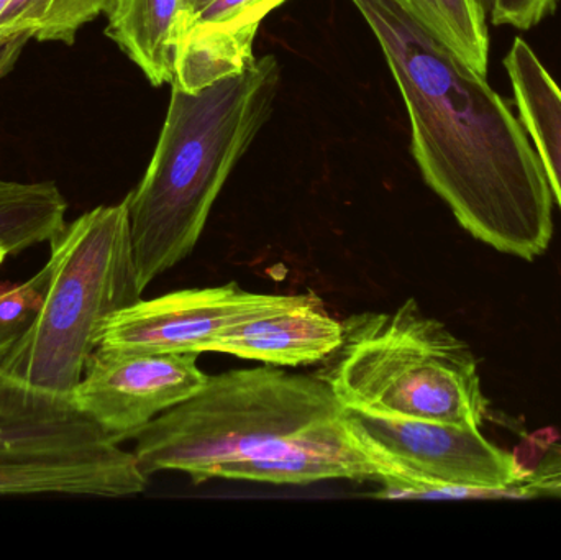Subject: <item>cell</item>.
<instances>
[{
	"label": "cell",
	"mask_w": 561,
	"mask_h": 560,
	"mask_svg": "<svg viewBox=\"0 0 561 560\" xmlns=\"http://www.w3.org/2000/svg\"><path fill=\"white\" fill-rule=\"evenodd\" d=\"M343 322L327 312L322 299L307 301L220 332L206 352L236 355L272 367L322 364L342 344Z\"/></svg>",
	"instance_id": "obj_11"
},
{
	"label": "cell",
	"mask_w": 561,
	"mask_h": 560,
	"mask_svg": "<svg viewBox=\"0 0 561 560\" xmlns=\"http://www.w3.org/2000/svg\"><path fill=\"white\" fill-rule=\"evenodd\" d=\"M183 0H117L105 35L138 66L151 84L174 75V39Z\"/></svg>",
	"instance_id": "obj_14"
},
{
	"label": "cell",
	"mask_w": 561,
	"mask_h": 560,
	"mask_svg": "<svg viewBox=\"0 0 561 560\" xmlns=\"http://www.w3.org/2000/svg\"><path fill=\"white\" fill-rule=\"evenodd\" d=\"M517 115L561 209V88L529 43L517 36L504 58Z\"/></svg>",
	"instance_id": "obj_13"
},
{
	"label": "cell",
	"mask_w": 561,
	"mask_h": 560,
	"mask_svg": "<svg viewBox=\"0 0 561 560\" xmlns=\"http://www.w3.org/2000/svg\"><path fill=\"white\" fill-rule=\"evenodd\" d=\"M302 295H263L237 283L144 298L115 312L99 335L98 347L154 354H204L220 332L307 301Z\"/></svg>",
	"instance_id": "obj_7"
},
{
	"label": "cell",
	"mask_w": 561,
	"mask_h": 560,
	"mask_svg": "<svg viewBox=\"0 0 561 560\" xmlns=\"http://www.w3.org/2000/svg\"><path fill=\"white\" fill-rule=\"evenodd\" d=\"M275 56L197 92L171 91L147 173L125 197L140 288L193 253L210 210L273 112Z\"/></svg>",
	"instance_id": "obj_2"
},
{
	"label": "cell",
	"mask_w": 561,
	"mask_h": 560,
	"mask_svg": "<svg viewBox=\"0 0 561 560\" xmlns=\"http://www.w3.org/2000/svg\"><path fill=\"white\" fill-rule=\"evenodd\" d=\"M206 0H183V10L184 12H190V10H196L197 7L203 5Z\"/></svg>",
	"instance_id": "obj_22"
},
{
	"label": "cell",
	"mask_w": 561,
	"mask_h": 560,
	"mask_svg": "<svg viewBox=\"0 0 561 560\" xmlns=\"http://www.w3.org/2000/svg\"><path fill=\"white\" fill-rule=\"evenodd\" d=\"M478 75L490 66L488 15L477 0H392Z\"/></svg>",
	"instance_id": "obj_16"
},
{
	"label": "cell",
	"mask_w": 561,
	"mask_h": 560,
	"mask_svg": "<svg viewBox=\"0 0 561 560\" xmlns=\"http://www.w3.org/2000/svg\"><path fill=\"white\" fill-rule=\"evenodd\" d=\"M43 295L42 272L28 282L0 289V354L32 322Z\"/></svg>",
	"instance_id": "obj_18"
},
{
	"label": "cell",
	"mask_w": 561,
	"mask_h": 560,
	"mask_svg": "<svg viewBox=\"0 0 561 560\" xmlns=\"http://www.w3.org/2000/svg\"><path fill=\"white\" fill-rule=\"evenodd\" d=\"M117 0H12L0 20V43L25 35L72 45L85 23L111 15Z\"/></svg>",
	"instance_id": "obj_17"
},
{
	"label": "cell",
	"mask_w": 561,
	"mask_h": 560,
	"mask_svg": "<svg viewBox=\"0 0 561 560\" xmlns=\"http://www.w3.org/2000/svg\"><path fill=\"white\" fill-rule=\"evenodd\" d=\"M381 46L411 122L422 178L468 233L534 260L553 236V196L510 102L392 0H352Z\"/></svg>",
	"instance_id": "obj_1"
},
{
	"label": "cell",
	"mask_w": 561,
	"mask_h": 560,
	"mask_svg": "<svg viewBox=\"0 0 561 560\" xmlns=\"http://www.w3.org/2000/svg\"><path fill=\"white\" fill-rule=\"evenodd\" d=\"M66 204L53 183L0 180V245L9 255L55 239L66 226Z\"/></svg>",
	"instance_id": "obj_15"
},
{
	"label": "cell",
	"mask_w": 561,
	"mask_h": 560,
	"mask_svg": "<svg viewBox=\"0 0 561 560\" xmlns=\"http://www.w3.org/2000/svg\"><path fill=\"white\" fill-rule=\"evenodd\" d=\"M559 0H491L490 19L494 25L530 30L556 10Z\"/></svg>",
	"instance_id": "obj_19"
},
{
	"label": "cell",
	"mask_w": 561,
	"mask_h": 560,
	"mask_svg": "<svg viewBox=\"0 0 561 560\" xmlns=\"http://www.w3.org/2000/svg\"><path fill=\"white\" fill-rule=\"evenodd\" d=\"M317 377L352 413L471 427L486 414L473 352L412 298L350 316Z\"/></svg>",
	"instance_id": "obj_4"
},
{
	"label": "cell",
	"mask_w": 561,
	"mask_h": 560,
	"mask_svg": "<svg viewBox=\"0 0 561 560\" xmlns=\"http://www.w3.org/2000/svg\"><path fill=\"white\" fill-rule=\"evenodd\" d=\"M28 36L20 35L0 43V78L5 76L7 72L15 65L20 52H22L25 43L28 42Z\"/></svg>",
	"instance_id": "obj_21"
},
{
	"label": "cell",
	"mask_w": 561,
	"mask_h": 560,
	"mask_svg": "<svg viewBox=\"0 0 561 560\" xmlns=\"http://www.w3.org/2000/svg\"><path fill=\"white\" fill-rule=\"evenodd\" d=\"M517 492L561 496V449L552 454L537 472L526 476Z\"/></svg>",
	"instance_id": "obj_20"
},
{
	"label": "cell",
	"mask_w": 561,
	"mask_h": 560,
	"mask_svg": "<svg viewBox=\"0 0 561 560\" xmlns=\"http://www.w3.org/2000/svg\"><path fill=\"white\" fill-rule=\"evenodd\" d=\"M7 256H9V252H7L5 247L0 245V265H2L3 260H5Z\"/></svg>",
	"instance_id": "obj_24"
},
{
	"label": "cell",
	"mask_w": 561,
	"mask_h": 560,
	"mask_svg": "<svg viewBox=\"0 0 561 560\" xmlns=\"http://www.w3.org/2000/svg\"><path fill=\"white\" fill-rule=\"evenodd\" d=\"M199 354H154L98 347L71 403L115 443L135 439L151 421L203 390Z\"/></svg>",
	"instance_id": "obj_8"
},
{
	"label": "cell",
	"mask_w": 561,
	"mask_h": 560,
	"mask_svg": "<svg viewBox=\"0 0 561 560\" xmlns=\"http://www.w3.org/2000/svg\"><path fill=\"white\" fill-rule=\"evenodd\" d=\"M42 302L0 354V374L26 390L71 401L99 335L115 312L140 301L125 199L82 214L49 240Z\"/></svg>",
	"instance_id": "obj_3"
},
{
	"label": "cell",
	"mask_w": 561,
	"mask_h": 560,
	"mask_svg": "<svg viewBox=\"0 0 561 560\" xmlns=\"http://www.w3.org/2000/svg\"><path fill=\"white\" fill-rule=\"evenodd\" d=\"M317 375L263 365L209 377L203 390L151 421L135 441L147 477L181 472L194 483L306 427L345 413Z\"/></svg>",
	"instance_id": "obj_5"
},
{
	"label": "cell",
	"mask_w": 561,
	"mask_h": 560,
	"mask_svg": "<svg viewBox=\"0 0 561 560\" xmlns=\"http://www.w3.org/2000/svg\"><path fill=\"white\" fill-rule=\"evenodd\" d=\"M286 0H206L181 12L171 85L197 92L245 72L256 61L260 23Z\"/></svg>",
	"instance_id": "obj_10"
},
{
	"label": "cell",
	"mask_w": 561,
	"mask_h": 560,
	"mask_svg": "<svg viewBox=\"0 0 561 560\" xmlns=\"http://www.w3.org/2000/svg\"><path fill=\"white\" fill-rule=\"evenodd\" d=\"M346 416L404 473V485L381 487L376 499H463L514 492L526 479L514 456L491 444L480 427L352 411Z\"/></svg>",
	"instance_id": "obj_6"
},
{
	"label": "cell",
	"mask_w": 561,
	"mask_h": 560,
	"mask_svg": "<svg viewBox=\"0 0 561 560\" xmlns=\"http://www.w3.org/2000/svg\"><path fill=\"white\" fill-rule=\"evenodd\" d=\"M214 479L273 485H307L325 480L376 482L381 487L405 483L402 470L352 426L346 411L280 439L255 456L222 464Z\"/></svg>",
	"instance_id": "obj_9"
},
{
	"label": "cell",
	"mask_w": 561,
	"mask_h": 560,
	"mask_svg": "<svg viewBox=\"0 0 561 560\" xmlns=\"http://www.w3.org/2000/svg\"><path fill=\"white\" fill-rule=\"evenodd\" d=\"M478 5L481 7V9L484 10V13H486L488 16H490V10H491V0H477Z\"/></svg>",
	"instance_id": "obj_23"
},
{
	"label": "cell",
	"mask_w": 561,
	"mask_h": 560,
	"mask_svg": "<svg viewBox=\"0 0 561 560\" xmlns=\"http://www.w3.org/2000/svg\"><path fill=\"white\" fill-rule=\"evenodd\" d=\"M118 444L71 401L45 397L0 374V456L72 453Z\"/></svg>",
	"instance_id": "obj_12"
}]
</instances>
